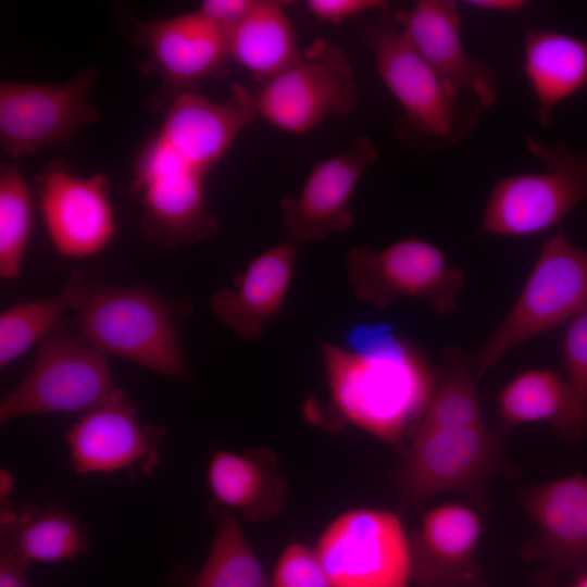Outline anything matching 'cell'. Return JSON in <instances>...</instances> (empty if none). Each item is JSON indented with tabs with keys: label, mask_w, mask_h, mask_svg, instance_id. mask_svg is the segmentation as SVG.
<instances>
[{
	"label": "cell",
	"mask_w": 587,
	"mask_h": 587,
	"mask_svg": "<svg viewBox=\"0 0 587 587\" xmlns=\"http://www.w3.org/2000/svg\"><path fill=\"white\" fill-rule=\"evenodd\" d=\"M208 485L218 507L238 511L248 522L276 515L287 489L275 454L265 448L216 451L208 466Z\"/></svg>",
	"instance_id": "44dd1931"
},
{
	"label": "cell",
	"mask_w": 587,
	"mask_h": 587,
	"mask_svg": "<svg viewBox=\"0 0 587 587\" xmlns=\"http://www.w3.org/2000/svg\"><path fill=\"white\" fill-rule=\"evenodd\" d=\"M285 2L257 0L236 25L225 29L229 59L254 78L270 80L301 57Z\"/></svg>",
	"instance_id": "cb8c5ba5"
},
{
	"label": "cell",
	"mask_w": 587,
	"mask_h": 587,
	"mask_svg": "<svg viewBox=\"0 0 587 587\" xmlns=\"http://www.w3.org/2000/svg\"><path fill=\"white\" fill-rule=\"evenodd\" d=\"M13 490V477L12 475L4 469H1L0 471V497H1V503H4V508L8 505V497Z\"/></svg>",
	"instance_id": "d590c367"
},
{
	"label": "cell",
	"mask_w": 587,
	"mask_h": 587,
	"mask_svg": "<svg viewBox=\"0 0 587 587\" xmlns=\"http://www.w3.org/2000/svg\"><path fill=\"white\" fill-rule=\"evenodd\" d=\"M524 140L541 170L495 183L478 235H536L558 226L576 207L587 203V151H573L563 140L546 143L530 135H524Z\"/></svg>",
	"instance_id": "277c9868"
},
{
	"label": "cell",
	"mask_w": 587,
	"mask_h": 587,
	"mask_svg": "<svg viewBox=\"0 0 587 587\" xmlns=\"http://www.w3.org/2000/svg\"><path fill=\"white\" fill-rule=\"evenodd\" d=\"M0 528V548L29 562L76 560L89 546L82 523L57 503L1 509Z\"/></svg>",
	"instance_id": "603a6c76"
},
{
	"label": "cell",
	"mask_w": 587,
	"mask_h": 587,
	"mask_svg": "<svg viewBox=\"0 0 587 587\" xmlns=\"http://www.w3.org/2000/svg\"><path fill=\"white\" fill-rule=\"evenodd\" d=\"M29 561L0 548V587H27Z\"/></svg>",
	"instance_id": "836d02e7"
},
{
	"label": "cell",
	"mask_w": 587,
	"mask_h": 587,
	"mask_svg": "<svg viewBox=\"0 0 587 587\" xmlns=\"http://www.w3.org/2000/svg\"><path fill=\"white\" fill-rule=\"evenodd\" d=\"M165 429L141 424L124 390L87 411L67 430L71 465L77 474L124 472L152 477L160 462Z\"/></svg>",
	"instance_id": "5bb4252c"
},
{
	"label": "cell",
	"mask_w": 587,
	"mask_h": 587,
	"mask_svg": "<svg viewBox=\"0 0 587 587\" xmlns=\"http://www.w3.org/2000/svg\"><path fill=\"white\" fill-rule=\"evenodd\" d=\"M369 47L382 82L403 112L410 133L435 148L459 143L475 128L480 104L449 88L391 17L373 27Z\"/></svg>",
	"instance_id": "5b68a950"
},
{
	"label": "cell",
	"mask_w": 587,
	"mask_h": 587,
	"mask_svg": "<svg viewBox=\"0 0 587 587\" xmlns=\"http://www.w3.org/2000/svg\"><path fill=\"white\" fill-rule=\"evenodd\" d=\"M466 3L483 11L499 13H517L528 4L525 0H471Z\"/></svg>",
	"instance_id": "e575fe53"
},
{
	"label": "cell",
	"mask_w": 587,
	"mask_h": 587,
	"mask_svg": "<svg viewBox=\"0 0 587 587\" xmlns=\"http://www.w3.org/2000/svg\"><path fill=\"white\" fill-rule=\"evenodd\" d=\"M482 520L472 508L449 502L424 513L410 537L412 579L424 587H457L478 574L475 553Z\"/></svg>",
	"instance_id": "d6986e66"
},
{
	"label": "cell",
	"mask_w": 587,
	"mask_h": 587,
	"mask_svg": "<svg viewBox=\"0 0 587 587\" xmlns=\"http://www.w3.org/2000/svg\"><path fill=\"white\" fill-rule=\"evenodd\" d=\"M520 502L535 523L538 537L527 547L529 559L553 572L587 570V476L572 473L521 488Z\"/></svg>",
	"instance_id": "ac0fdd59"
},
{
	"label": "cell",
	"mask_w": 587,
	"mask_h": 587,
	"mask_svg": "<svg viewBox=\"0 0 587 587\" xmlns=\"http://www.w3.org/2000/svg\"><path fill=\"white\" fill-rule=\"evenodd\" d=\"M446 362L442 379L436 386L426 411L416 424L428 427H470L485 424L467 362L453 349L447 352Z\"/></svg>",
	"instance_id": "f1b7e54d"
},
{
	"label": "cell",
	"mask_w": 587,
	"mask_h": 587,
	"mask_svg": "<svg viewBox=\"0 0 587 587\" xmlns=\"http://www.w3.org/2000/svg\"><path fill=\"white\" fill-rule=\"evenodd\" d=\"M523 70L536 99L535 117L548 126L555 108L587 87V40L551 29H527Z\"/></svg>",
	"instance_id": "7402d4cb"
},
{
	"label": "cell",
	"mask_w": 587,
	"mask_h": 587,
	"mask_svg": "<svg viewBox=\"0 0 587 587\" xmlns=\"http://www.w3.org/2000/svg\"><path fill=\"white\" fill-rule=\"evenodd\" d=\"M587 309V249L561 228L548 238L514 304L474 358L477 376L525 341Z\"/></svg>",
	"instance_id": "52a82bcc"
},
{
	"label": "cell",
	"mask_w": 587,
	"mask_h": 587,
	"mask_svg": "<svg viewBox=\"0 0 587 587\" xmlns=\"http://www.w3.org/2000/svg\"><path fill=\"white\" fill-rule=\"evenodd\" d=\"M130 39L145 51L148 68L161 79L163 105L180 93L196 90L203 79L227 74L230 59L225 32L198 10L139 21Z\"/></svg>",
	"instance_id": "9a60e30c"
},
{
	"label": "cell",
	"mask_w": 587,
	"mask_h": 587,
	"mask_svg": "<svg viewBox=\"0 0 587 587\" xmlns=\"http://www.w3.org/2000/svg\"><path fill=\"white\" fill-rule=\"evenodd\" d=\"M329 587H409L412 558L399 515L360 508L335 517L314 548Z\"/></svg>",
	"instance_id": "9c48e42d"
},
{
	"label": "cell",
	"mask_w": 587,
	"mask_h": 587,
	"mask_svg": "<svg viewBox=\"0 0 587 587\" xmlns=\"http://www.w3.org/2000/svg\"><path fill=\"white\" fill-rule=\"evenodd\" d=\"M377 159L371 138L361 135L346 150L316 163L299 195L280 201L287 240L297 246L349 229L354 223L350 199Z\"/></svg>",
	"instance_id": "2e32d148"
},
{
	"label": "cell",
	"mask_w": 587,
	"mask_h": 587,
	"mask_svg": "<svg viewBox=\"0 0 587 587\" xmlns=\"http://www.w3.org/2000/svg\"><path fill=\"white\" fill-rule=\"evenodd\" d=\"M216 527L201 570L189 587H272L234 512L213 509Z\"/></svg>",
	"instance_id": "484cf974"
},
{
	"label": "cell",
	"mask_w": 587,
	"mask_h": 587,
	"mask_svg": "<svg viewBox=\"0 0 587 587\" xmlns=\"http://www.w3.org/2000/svg\"><path fill=\"white\" fill-rule=\"evenodd\" d=\"M90 287L85 274L74 271L54 297L17 303L0 315V367L4 369L40 344L68 310L77 311Z\"/></svg>",
	"instance_id": "d4e9b609"
},
{
	"label": "cell",
	"mask_w": 587,
	"mask_h": 587,
	"mask_svg": "<svg viewBox=\"0 0 587 587\" xmlns=\"http://www.w3.org/2000/svg\"><path fill=\"white\" fill-rule=\"evenodd\" d=\"M77 333L105 354L174 379L188 376L170 303L142 285H91L76 311Z\"/></svg>",
	"instance_id": "3957f363"
},
{
	"label": "cell",
	"mask_w": 587,
	"mask_h": 587,
	"mask_svg": "<svg viewBox=\"0 0 587 587\" xmlns=\"http://www.w3.org/2000/svg\"><path fill=\"white\" fill-rule=\"evenodd\" d=\"M569 409L565 382L550 370L522 372L498 396V412L504 427L550 422L564 439L567 434Z\"/></svg>",
	"instance_id": "4316f807"
},
{
	"label": "cell",
	"mask_w": 587,
	"mask_h": 587,
	"mask_svg": "<svg viewBox=\"0 0 587 587\" xmlns=\"http://www.w3.org/2000/svg\"><path fill=\"white\" fill-rule=\"evenodd\" d=\"M255 2L257 0H204L198 11L225 30L239 23Z\"/></svg>",
	"instance_id": "d6a6232c"
},
{
	"label": "cell",
	"mask_w": 587,
	"mask_h": 587,
	"mask_svg": "<svg viewBox=\"0 0 587 587\" xmlns=\"http://www.w3.org/2000/svg\"><path fill=\"white\" fill-rule=\"evenodd\" d=\"M572 587H587V570L579 573V576L572 585Z\"/></svg>",
	"instance_id": "74e56055"
},
{
	"label": "cell",
	"mask_w": 587,
	"mask_h": 587,
	"mask_svg": "<svg viewBox=\"0 0 587 587\" xmlns=\"http://www.w3.org/2000/svg\"><path fill=\"white\" fill-rule=\"evenodd\" d=\"M96 71L87 66L64 83L1 80L0 146L11 159L73 141L99 113L91 100Z\"/></svg>",
	"instance_id": "7c38bea8"
},
{
	"label": "cell",
	"mask_w": 587,
	"mask_h": 587,
	"mask_svg": "<svg viewBox=\"0 0 587 587\" xmlns=\"http://www.w3.org/2000/svg\"><path fill=\"white\" fill-rule=\"evenodd\" d=\"M34 223L33 195L15 163L0 168V277L20 276Z\"/></svg>",
	"instance_id": "83f0119b"
},
{
	"label": "cell",
	"mask_w": 587,
	"mask_h": 587,
	"mask_svg": "<svg viewBox=\"0 0 587 587\" xmlns=\"http://www.w3.org/2000/svg\"><path fill=\"white\" fill-rule=\"evenodd\" d=\"M561 357L570 403L565 440L577 442L587 430V309L570 321Z\"/></svg>",
	"instance_id": "f546056e"
},
{
	"label": "cell",
	"mask_w": 587,
	"mask_h": 587,
	"mask_svg": "<svg viewBox=\"0 0 587 587\" xmlns=\"http://www.w3.org/2000/svg\"><path fill=\"white\" fill-rule=\"evenodd\" d=\"M346 265L354 296L377 309L411 297L446 315L455 308L457 294L465 284L460 267L449 265L438 247L419 238H404L379 251L354 247Z\"/></svg>",
	"instance_id": "8fae6325"
},
{
	"label": "cell",
	"mask_w": 587,
	"mask_h": 587,
	"mask_svg": "<svg viewBox=\"0 0 587 587\" xmlns=\"http://www.w3.org/2000/svg\"><path fill=\"white\" fill-rule=\"evenodd\" d=\"M349 344L320 342L333 404L349 423L403 448L436 389L430 370L386 327L359 326Z\"/></svg>",
	"instance_id": "6da1fadb"
},
{
	"label": "cell",
	"mask_w": 587,
	"mask_h": 587,
	"mask_svg": "<svg viewBox=\"0 0 587 587\" xmlns=\"http://www.w3.org/2000/svg\"><path fill=\"white\" fill-rule=\"evenodd\" d=\"M296 254L297 246L288 240L258 254L233 287L211 296L213 315L241 340L260 338L265 325L282 312L294 277Z\"/></svg>",
	"instance_id": "ffe728a7"
},
{
	"label": "cell",
	"mask_w": 587,
	"mask_h": 587,
	"mask_svg": "<svg viewBox=\"0 0 587 587\" xmlns=\"http://www.w3.org/2000/svg\"><path fill=\"white\" fill-rule=\"evenodd\" d=\"M272 578V587H329L315 550L294 541L280 553Z\"/></svg>",
	"instance_id": "4dcf8cb0"
},
{
	"label": "cell",
	"mask_w": 587,
	"mask_h": 587,
	"mask_svg": "<svg viewBox=\"0 0 587 587\" xmlns=\"http://www.w3.org/2000/svg\"><path fill=\"white\" fill-rule=\"evenodd\" d=\"M305 7L317 20L339 25L366 12H384L389 4L384 0H308Z\"/></svg>",
	"instance_id": "1f68e13d"
},
{
	"label": "cell",
	"mask_w": 587,
	"mask_h": 587,
	"mask_svg": "<svg viewBox=\"0 0 587 587\" xmlns=\"http://www.w3.org/2000/svg\"><path fill=\"white\" fill-rule=\"evenodd\" d=\"M36 183L43 226L60 255L87 259L110 245L116 222L105 175L79 176L66 163L54 161Z\"/></svg>",
	"instance_id": "4fadbf2b"
},
{
	"label": "cell",
	"mask_w": 587,
	"mask_h": 587,
	"mask_svg": "<svg viewBox=\"0 0 587 587\" xmlns=\"http://www.w3.org/2000/svg\"><path fill=\"white\" fill-rule=\"evenodd\" d=\"M395 473L401 502L417 505L445 492H460L485 507L490 476L503 466L502 432L486 424L428 427L415 424Z\"/></svg>",
	"instance_id": "8992f818"
},
{
	"label": "cell",
	"mask_w": 587,
	"mask_h": 587,
	"mask_svg": "<svg viewBox=\"0 0 587 587\" xmlns=\"http://www.w3.org/2000/svg\"><path fill=\"white\" fill-rule=\"evenodd\" d=\"M116 389L108 357L59 325L40 344L24 378L0 401V421L46 413L87 412Z\"/></svg>",
	"instance_id": "ba28073f"
},
{
	"label": "cell",
	"mask_w": 587,
	"mask_h": 587,
	"mask_svg": "<svg viewBox=\"0 0 587 587\" xmlns=\"http://www.w3.org/2000/svg\"><path fill=\"white\" fill-rule=\"evenodd\" d=\"M536 580L539 587H557L552 577L546 573H539Z\"/></svg>",
	"instance_id": "8d00e7d4"
},
{
	"label": "cell",
	"mask_w": 587,
	"mask_h": 587,
	"mask_svg": "<svg viewBox=\"0 0 587 587\" xmlns=\"http://www.w3.org/2000/svg\"><path fill=\"white\" fill-rule=\"evenodd\" d=\"M353 67L336 45L316 38L291 66L255 93L258 117L302 135L330 115H350L358 103Z\"/></svg>",
	"instance_id": "30bf717a"
},
{
	"label": "cell",
	"mask_w": 587,
	"mask_h": 587,
	"mask_svg": "<svg viewBox=\"0 0 587 587\" xmlns=\"http://www.w3.org/2000/svg\"><path fill=\"white\" fill-rule=\"evenodd\" d=\"M394 18L405 38L452 90L475 98L482 108L498 99V79L491 65L467 54L459 5L451 0H419Z\"/></svg>",
	"instance_id": "e0dca14e"
},
{
	"label": "cell",
	"mask_w": 587,
	"mask_h": 587,
	"mask_svg": "<svg viewBox=\"0 0 587 587\" xmlns=\"http://www.w3.org/2000/svg\"><path fill=\"white\" fill-rule=\"evenodd\" d=\"M214 167L163 117L137 151L129 185L142 209L140 227L147 239L176 249L209 239L218 230L205 193Z\"/></svg>",
	"instance_id": "7a4b0ae2"
}]
</instances>
